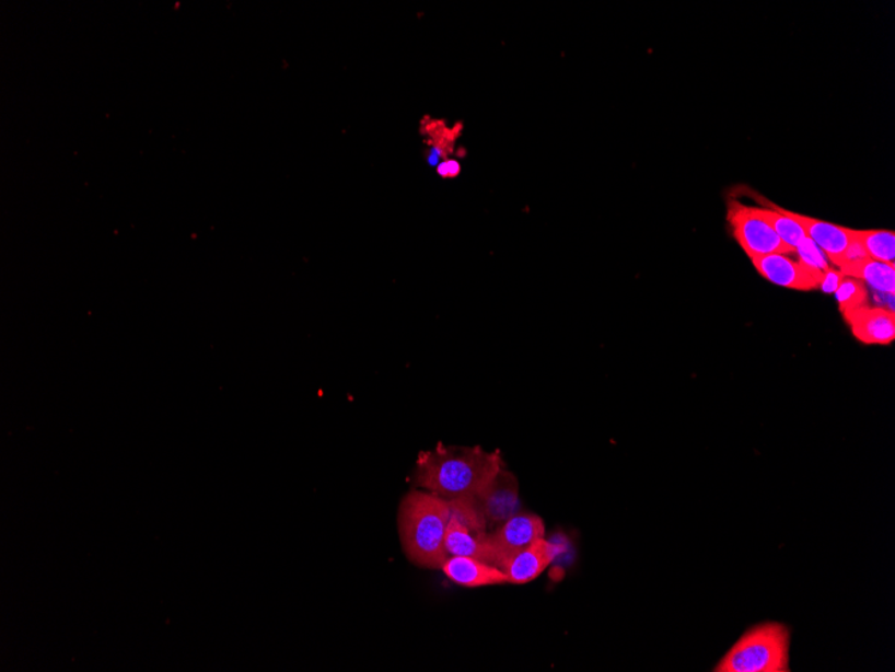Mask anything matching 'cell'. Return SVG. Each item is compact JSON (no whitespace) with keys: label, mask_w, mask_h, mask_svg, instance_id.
Here are the masks:
<instances>
[{"label":"cell","mask_w":895,"mask_h":672,"mask_svg":"<svg viewBox=\"0 0 895 672\" xmlns=\"http://www.w3.org/2000/svg\"><path fill=\"white\" fill-rule=\"evenodd\" d=\"M451 505L426 490H411L398 511L399 537L405 555L419 567L441 569L446 561L445 534Z\"/></svg>","instance_id":"obj_2"},{"label":"cell","mask_w":895,"mask_h":672,"mask_svg":"<svg viewBox=\"0 0 895 672\" xmlns=\"http://www.w3.org/2000/svg\"><path fill=\"white\" fill-rule=\"evenodd\" d=\"M868 260H870L868 253L864 252L861 242L857 240L855 231H852V240L849 247L846 248L842 259L839 262L838 269H842V267L846 266L861 265Z\"/></svg>","instance_id":"obj_19"},{"label":"cell","mask_w":895,"mask_h":672,"mask_svg":"<svg viewBox=\"0 0 895 672\" xmlns=\"http://www.w3.org/2000/svg\"><path fill=\"white\" fill-rule=\"evenodd\" d=\"M795 253L801 257V264L810 267V269L825 273L829 267L825 253L810 237H805L803 242L799 243Z\"/></svg>","instance_id":"obj_18"},{"label":"cell","mask_w":895,"mask_h":672,"mask_svg":"<svg viewBox=\"0 0 895 672\" xmlns=\"http://www.w3.org/2000/svg\"><path fill=\"white\" fill-rule=\"evenodd\" d=\"M755 199L762 201L763 206L766 207L756 208L757 213H759L764 222L771 225V229L787 246L795 250L799 243L807 237L801 225L781 212L777 205L771 204V201L764 199L763 196L759 195H755Z\"/></svg>","instance_id":"obj_14"},{"label":"cell","mask_w":895,"mask_h":672,"mask_svg":"<svg viewBox=\"0 0 895 672\" xmlns=\"http://www.w3.org/2000/svg\"><path fill=\"white\" fill-rule=\"evenodd\" d=\"M835 297H837L839 311L842 313L868 305L867 283H863L861 279L844 277L835 291Z\"/></svg>","instance_id":"obj_17"},{"label":"cell","mask_w":895,"mask_h":672,"mask_svg":"<svg viewBox=\"0 0 895 672\" xmlns=\"http://www.w3.org/2000/svg\"><path fill=\"white\" fill-rule=\"evenodd\" d=\"M438 172L441 177H456L461 174V164L456 160H445L438 166Z\"/></svg>","instance_id":"obj_21"},{"label":"cell","mask_w":895,"mask_h":672,"mask_svg":"<svg viewBox=\"0 0 895 672\" xmlns=\"http://www.w3.org/2000/svg\"><path fill=\"white\" fill-rule=\"evenodd\" d=\"M791 632L786 624L767 622L745 632L716 672H789Z\"/></svg>","instance_id":"obj_3"},{"label":"cell","mask_w":895,"mask_h":672,"mask_svg":"<svg viewBox=\"0 0 895 672\" xmlns=\"http://www.w3.org/2000/svg\"><path fill=\"white\" fill-rule=\"evenodd\" d=\"M839 270L845 277L861 279L863 283L881 293L892 296L895 293V265L870 259L861 265L846 266Z\"/></svg>","instance_id":"obj_13"},{"label":"cell","mask_w":895,"mask_h":672,"mask_svg":"<svg viewBox=\"0 0 895 672\" xmlns=\"http://www.w3.org/2000/svg\"><path fill=\"white\" fill-rule=\"evenodd\" d=\"M545 523L538 515L518 513L501 523L497 531L489 533V544L492 546L495 565L503 568L516 553L541 538H545Z\"/></svg>","instance_id":"obj_5"},{"label":"cell","mask_w":895,"mask_h":672,"mask_svg":"<svg viewBox=\"0 0 895 672\" xmlns=\"http://www.w3.org/2000/svg\"><path fill=\"white\" fill-rule=\"evenodd\" d=\"M501 468L499 451L439 443L417 456L415 482L422 490L453 501L480 495Z\"/></svg>","instance_id":"obj_1"},{"label":"cell","mask_w":895,"mask_h":672,"mask_svg":"<svg viewBox=\"0 0 895 672\" xmlns=\"http://www.w3.org/2000/svg\"><path fill=\"white\" fill-rule=\"evenodd\" d=\"M871 260L895 265V233L886 230H852Z\"/></svg>","instance_id":"obj_15"},{"label":"cell","mask_w":895,"mask_h":672,"mask_svg":"<svg viewBox=\"0 0 895 672\" xmlns=\"http://www.w3.org/2000/svg\"><path fill=\"white\" fill-rule=\"evenodd\" d=\"M842 314L858 341L867 345H891L894 341L895 316L887 308L864 305Z\"/></svg>","instance_id":"obj_8"},{"label":"cell","mask_w":895,"mask_h":672,"mask_svg":"<svg viewBox=\"0 0 895 672\" xmlns=\"http://www.w3.org/2000/svg\"><path fill=\"white\" fill-rule=\"evenodd\" d=\"M487 521V526H500L511 517L521 513L519 485L514 474L501 468L485 490L474 497Z\"/></svg>","instance_id":"obj_6"},{"label":"cell","mask_w":895,"mask_h":672,"mask_svg":"<svg viewBox=\"0 0 895 672\" xmlns=\"http://www.w3.org/2000/svg\"><path fill=\"white\" fill-rule=\"evenodd\" d=\"M728 223L733 236L751 259L769 254L789 255L795 253L775 233L771 225L764 222L756 207H748L737 200L728 204Z\"/></svg>","instance_id":"obj_4"},{"label":"cell","mask_w":895,"mask_h":672,"mask_svg":"<svg viewBox=\"0 0 895 672\" xmlns=\"http://www.w3.org/2000/svg\"><path fill=\"white\" fill-rule=\"evenodd\" d=\"M755 269L767 281L778 287L810 291L820 288L823 273L810 269L784 254H769L752 259Z\"/></svg>","instance_id":"obj_7"},{"label":"cell","mask_w":895,"mask_h":672,"mask_svg":"<svg viewBox=\"0 0 895 672\" xmlns=\"http://www.w3.org/2000/svg\"><path fill=\"white\" fill-rule=\"evenodd\" d=\"M778 208L781 212L786 213L787 217L795 220V222L803 229L805 236L810 237V240L813 241L823 253H825L828 260L832 262L834 266L838 267L846 248L849 247L852 240L851 229L840 228V225L825 222V220L809 218L801 216V213L787 211L784 208L779 206Z\"/></svg>","instance_id":"obj_9"},{"label":"cell","mask_w":895,"mask_h":672,"mask_svg":"<svg viewBox=\"0 0 895 672\" xmlns=\"http://www.w3.org/2000/svg\"><path fill=\"white\" fill-rule=\"evenodd\" d=\"M441 569L448 579L461 587L479 588L509 582L503 570L473 557L450 556Z\"/></svg>","instance_id":"obj_11"},{"label":"cell","mask_w":895,"mask_h":672,"mask_svg":"<svg viewBox=\"0 0 895 672\" xmlns=\"http://www.w3.org/2000/svg\"><path fill=\"white\" fill-rule=\"evenodd\" d=\"M488 534V532L473 531V529L464 526L463 523L451 517L445 534L448 556L473 557L495 565L493 551L491 544H489Z\"/></svg>","instance_id":"obj_12"},{"label":"cell","mask_w":895,"mask_h":672,"mask_svg":"<svg viewBox=\"0 0 895 672\" xmlns=\"http://www.w3.org/2000/svg\"><path fill=\"white\" fill-rule=\"evenodd\" d=\"M422 135L427 136V144L434 151V158H446L455 150L456 141L461 136L458 125L448 128L443 121L429 120L422 123Z\"/></svg>","instance_id":"obj_16"},{"label":"cell","mask_w":895,"mask_h":672,"mask_svg":"<svg viewBox=\"0 0 895 672\" xmlns=\"http://www.w3.org/2000/svg\"><path fill=\"white\" fill-rule=\"evenodd\" d=\"M844 273L839 269H833V267H828V269L823 273V278L820 285V289L825 291L826 294H834L837 291L840 281L844 279Z\"/></svg>","instance_id":"obj_20"},{"label":"cell","mask_w":895,"mask_h":672,"mask_svg":"<svg viewBox=\"0 0 895 672\" xmlns=\"http://www.w3.org/2000/svg\"><path fill=\"white\" fill-rule=\"evenodd\" d=\"M557 552V545L541 538L512 556L501 570L509 577V582L512 584H527L541 576L543 570L553 563Z\"/></svg>","instance_id":"obj_10"}]
</instances>
